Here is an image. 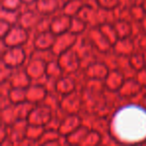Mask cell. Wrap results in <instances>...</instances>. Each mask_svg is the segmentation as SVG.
I'll use <instances>...</instances> for the list:
<instances>
[{
  "instance_id": "1",
  "label": "cell",
  "mask_w": 146,
  "mask_h": 146,
  "mask_svg": "<svg viewBox=\"0 0 146 146\" xmlns=\"http://www.w3.org/2000/svg\"><path fill=\"white\" fill-rule=\"evenodd\" d=\"M112 131L121 142H143L146 140V109L138 105L120 108L112 120Z\"/></svg>"
}]
</instances>
